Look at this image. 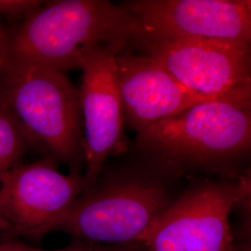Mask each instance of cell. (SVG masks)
Segmentation results:
<instances>
[{
  "label": "cell",
  "instance_id": "cell-2",
  "mask_svg": "<svg viewBox=\"0 0 251 251\" xmlns=\"http://www.w3.org/2000/svg\"><path fill=\"white\" fill-rule=\"evenodd\" d=\"M0 101L17 119L33 148L72 168L84 160L79 91L65 73L1 65Z\"/></svg>",
  "mask_w": 251,
  "mask_h": 251
},
{
  "label": "cell",
  "instance_id": "cell-1",
  "mask_svg": "<svg viewBox=\"0 0 251 251\" xmlns=\"http://www.w3.org/2000/svg\"><path fill=\"white\" fill-rule=\"evenodd\" d=\"M135 35L133 18L123 6L106 0L44 2L23 22L2 26V66H39L65 73L78 68L81 55L88 50L123 49Z\"/></svg>",
  "mask_w": 251,
  "mask_h": 251
},
{
  "label": "cell",
  "instance_id": "cell-5",
  "mask_svg": "<svg viewBox=\"0 0 251 251\" xmlns=\"http://www.w3.org/2000/svg\"><path fill=\"white\" fill-rule=\"evenodd\" d=\"M247 194L244 181L188 190L162 211L141 243L147 251H238L229 216Z\"/></svg>",
  "mask_w": 251,
  "mask_h": 251
},
{
  "label": "cell",
  "instance_id": "cell-12",
  "mask_svg": "<svg viewBox=\"0 0 251 251\" xmlns=\"http://www.w3.org/2000/svg\"><path fill=\"white\" fill-rule=\"evenodd\" d=\"M43 4L44 1L36 0H0V17L17 25Z\"/></svg>",
  "mask_w": 251,
  "mask_h": 251
},
{
  "label": "cell",
  "instance_id": "cell-6",
  "mask_svg": "<svg viewBox=\"0 0 251 251\" xmlns=\"http://www.w3.org/2000/svg\"><path fill=\"white\" fill-rule=\"evenodd\" d=\"M140 44L147 56L200 99L251 91V43L193 38Z\"/></svg>",
  "mask_w": 251,
  "mask_h": 251
},
{
  "label": "cell",
  "instance_id": "cell-11",
  "mask_svg": "<svg viewBox=\"0 0 251 251\" xmlns=\"http://www.w3.org/2000/svg\"><path fill=\"white\" fill-rule=\"evenodd\" d=\"M32 148L17 119L0 101V179Z\"/></svg>",
  "mask_w": 251,
  "mask_h": 251
},
{
  "label": "cell",
  "instance_id": "cell-16",
  "mask_svg": "<svg viewBox=\"0 0 251 251\" xmlns=\"http://www.w3.org/2000/svg\"><path fill=\"white\" fill-rule=\"evenodd\" d=\"M2 62H3V59H2V56L0 55V68H1V65H2Z\"/></svg>",
  "mask_w": 251,
  "mask_h": 251
},
{
  "label": "cell",
  "instance_id": "cell-4",
  "mask_svg": "<svg viewBox=\"0 0 251 251\" xmlns=\"http://www.w3.org/2000/svg\"><path fill=\"white\" fill-rule=\"evenodd\" d=\"M169 204L165 190L150 182L126 180L91 187L37 233L36 239L59 232L103 246L141 243Z\"/></svg>",
  "mask_w": 251,
  "mask_h": 251
},
{
  "label": "cell",
  "instance_id": "cell-15",
  "mask_svg": "<svg viewBox=\"0 0 251 251\" xmlns=\"http://www.w3.org/2000/svg\"><path fill=\"white\" fill-rule=\"evenodd\" d=\"M12 231V227L9 222L4 218V216L0 213V234L4 235V237L7 239L9 233Z\"/></svg>",
  "mask_w": 251,
  "mask_h": 251
},
{
  "label": "cell",
  "instance_id": "cell-9",
  "mask_svg": "<svg viewBox=\"0 0 251 251\" xmlns=\"http://www.w3.org/2000/svg\"><path fill=\"white\" fill-rule=\"evenodd\" d=\"M89 189L84 175L61 173L49 156L20 162L0 179V213L12 227L6 240L36 238Z\"/></svg>",
  "mask_w": 251,
  "mask_h": 251
},
{
  "label": "cell",
  "instance_id": "cell-14",
  "mask_svg": "<svg viewBox=\"0 0 251 251\" xmlns=\"http://www.w3.org/2000/svg\"><path fill=\"white\" fill-rule=\"evenodd\" d=\"M35 250V248L15 239H9L0 243V251H34Z\"/></svg>",
  "mask_w": 251,
  "mask_h": 251
},
{
  "label": "cell",
  "instance_id": "cell-8",
  "mask_svg": "<svg viewBox=\"0 0 251 251\" xmlns=\"http://www.w3.org/2000/svg\"><path fill=\"white\" fill-rule=\"evenodd\" d=\"M122 49L99 46L81 55L79 91L84 130L85 179L96 185L108 157L125 150L124 112L116 57Z\"/></svg>",
  "mask_w": 251,
  "mask_h": 251
},
{
  "label": "cell",
  "instance_id": "cell-17",
  "mask_svg": "<svg viewBox=\"0 0 251 251\" xmlns=\"http://www.w3.org/2000/svg\"><path fill=\"white\" fill-rule=\"evenodd\" d=\"M1 30H2V26H0V41H1ZM1 55V54H0Z\"/></svg>",
  "mask_w": 251,
  "mask_h": 251
},
{
  "label": "cell",
  "instance_id": "cell-7",
  "mask_svg": "<svg viewBox=\"0 0 251 251\" xmlns=\"http://www.w3.org/2000/svg\"><path fill=\"white\" fill-rule=\"evenodd\" d=\"M135 41L214 39L251 43L250 0H135L122 5Z\"/></svg>",
  "mask_w": 251,
  "mask_h": 251
},
{
  "label": "cell",
  "instance_id": "cell-13",
  "mask_svg": "<svg viewBox=\"0 0 251 251\" xmlns=\"http://www.w3.org/2000/svg\"><path fill=\"white\" fill-rule=\"evenodd\" d=\"M141 246H144V245L141 243H133V244H126V245L103 246V245H96V244L72 239V242L70 243L67 247L61 250L42 251V250L36 249L34 251H139L141 250Z\"/></svg>",
  "mask_w": 251,
  "mask_h": 251
},
{
  "label": "cell",
  "instance_id": "cell-10",
  "mask_svg": "<svg viewBox=\"0 0 251 251\" xmlns=\"http://www.w3.org/2000/svg\"><path fill=\"white\" fill-rule=\"evenodd\" d=\"M116 63L124 118L138 132L206 101L185 90L147 55L119 52Z\"/></svg>",
  "mask_w": 251,
  "mask_h": 251
},
{
  "label": "cell",
  "instance_id": "cell-3",
  "mask_svg": "<svg viewBox=\"0 0 251 251\" xmlns=\"http://www.w3.org/2000/svg\"><path fill=\"white\" fill-rule=\"evenodd\" d=\"M146 149L179 161L226 158L251 142V91L199 102L138 132Z\"/></svg>",
  "mask_w": 251,
  "mask_h": 251
}]
</instances>
